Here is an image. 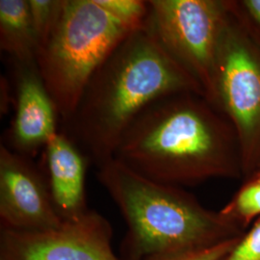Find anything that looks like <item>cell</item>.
<instances>
[{
    "label": "cell",
    "instance_id": "7a4b0ae2",
    "mask_svg": "<svg viewBox=\"0 0 260 260\" xmlns=\"http://www.w3.org/2000/svg\"><path fill=\"white\" fill-rule=\"evenodd\" d=\"M96 177L127 225L122 244L127 259L220 241L219 221L172 186L143 177L114 158L98 167Z\"/></svg>",
    "mask_w": 260,
    "mask_h": 260
},
{
    "label": "cell",
    "instance_id": "9c48e42d",
    "mask_svg": "<svg viewBox=\"0 0 260 260\" xmlns=\"http://www.w3.org/2000/svg\"><path fill=\"white\" fill-rule=\"evenodd\" d=\"M47 183L62 220L73 221L89 210L85 177L90 160L75 143L59 131L44 149Z\"/></svg>",
    "mask_w": 260,
    "mask_h": 260
},
{
    "label": "cell",
    "instance_id": "4fadbf2b",
    "mask_svg": "<svg viewBox=\"0 0 260 260\" xmlns=\"http://www.w3.org/2000/svg\"><path fill=\"white\" fill-rule=\"evenodd\" d=\"M235 246L234 239L220 240L210 245L158 253L144 260H221L231 253Z\"/></svg>",
    "mask_w": 260,
    "mask_h": 260
},
{
    "label": "cell",
    "instance_id": "ac0fdd59",
    "mask_svg": "<svg viewBox=\"0 0 260 260\" xmlns=\"http://www.w3.org/2000/svg\"><path fill=\"white\" fill-rule=\"evenodd\" d=\"M246 5L252 16L260 22V0H249L246 2Z\"/></svg>",
    "mask_w": 260,
    "mask_h": 260
},
{
    "label": "cell",
    "instance_id": "d6986e66",
    "mask_svg": "<svg viewBox=\"0 0 260 260\" xmlns=\"http://www.w3.org/2000/svg\"><path fill=\"white\" fill-rule=\"evenodd\" d=\"M258 181H259V182H260V178H259V179H258Z\"/></svg>",
    "mask_w": 260,
    "mask_h": 260
},
{
    "label": "cell",
    "instance_id": "e0dca14e",
    "mask_svg": "<svg viewBox=\"0 0 260 260\" xmlns=\"http://www.w3.org/2000/svg\"><path fill=\"white\" fill-rule=\"evenodd\" d=\"M1 89H0V111H1V115H5L9 111L10 106L11 103L14 104L15 103V96L14 99L11 98L12 93L10 91V84L9 80L3 76H1Z\"/></svg>",
    "mask_w": 260,
    "mask_h": 260
},
{
    "label": "cell",
    "instance_id": "7c38bea8",
    "mask_svg": "<svg viewBox=\"0 0 260 260\" xmlns=\"http://www.w3.org/2000/svg\"><path fill=\"white\" fill-rule=\"evenodd\" d=\"M28 4L40 51L51 37L61 19L65 0H28Z\"/></svg>",
    "mask_w": 260,
    "mask_h": 260
},
{
    "label": "cell",
    "instance_id": "9a60e30c",
    "mask_svg": "<svg viewBox=\"0 0 260 260\" xmlns=\"http://www.w3.org/2000/svg\"><path fill=\"white\" fill-rule=\"evenodd\" d=\"M226 260H260V222L236 244Z\"/></svg>",
    "mask_w": 260,
    "mask_h": 260
},
{
    "label": "cell",
    "instance_id": "5bb4252c",
    "mask_svg": "<svg viewBox=\"0 0 260 260\" xmlns=\"http://www.w3.org/2000/svg\"><path fill=\"white\" fill-rule=\"evenodd\" d=\"M96 3L132 29L143 27L149 12V2L142 0H96Z\"/></svg>",
    "mask_w": 260,
    "mask_h": 260
},
{
    "label": "cell",
    "instance_id": "30bf717a",
    "mask_svg": "<svg viewBox=\"0 0 260 260\" xmlns=\"http://www.w3.org/2000/svg\"><path fill=\"white\" fill-rule=\"evenodd\" d=\"M219 88L231 114L246 131L260 121V68L242 47H233L219 69Z\"/></svg>",
    "mask_w": 260,
    "mask_h": 260
},
{
    "label": "cell",
    "instance_id": "8992f818",
    "mask_svg": "<svg viewBox=\"0 0 260 260\" xmlns=\"http://www.w3.org/2000/svg\"><path fill=\"white\" fill-rule=\"evenodd\" d=\"M112 239L111 223L89 209L48 232L0 230V260H120Z\"/></svg>",
    "mask_w": 260,
    "mask_h": 260
},
{
    "label": "cell",
    "instance_id": "5b68a950",
    "mask_svg": "<svg viewBox=\"0 0 260 260\" xmlns=\"http://www.w3.org/2000/svg\"><path fill=\"white\" fill-rule=\"evenodd\" d=\"M143 27L183 70L208 79L213 70L221 16L207 0H150ZM188 73V72H187Z\"/></svg>",
    "mask_w": 260,
    "mask_h": 260
},
{
    "label": "cell",
    "instance_id": "ba28073f",
    "mask_svg": "<svg viewBox=\"0 0 260 260\" xmlns=\"http://www.w3.org/2000/svg\"><path fill=\"white\" fill-rule=\"evenodd\" d=\"M12 63L15 76V115L1 143L12 151L33 159L60 131V120L37 62Z\"/></svg>",
    "mask_w": 260,
    "mask_h": 260
},
{
    "label": "cell",
    "instance_id": "3957f363",
    "mask_svg": "<svg viewBox=\"0 0 260 260\" xmlns=\"http://www.w3.org/2000/svg\"><path fill=\"white\" fill-rule=\"evenodd\" d=\"M176 93L157 100L140 114L113 157L141 176L169 185L213 171L218 152L209 116L190 101H177Z\"/></svg>",
    "mask_w": 260,
    "mask_h": 260
},
{
    "label": "cell",
    "instance_id": "52a82bcc",
    "mask_svg": "<svg viewBox=\"0 0 260 260\" xmlns=\"http://www.w3.org/2000/svg\"><path fill=\"white\" fill-rule=\"evenodd\" d=\"M1 230L44 233L64 221L56 210L45 172L32 158L0 144Z\"/></svg>",
    "mask_w": 260,
    "mask_h": 260
},
{
    "label": "cell",
    "instance_id": "6da1fadb",
    "mask_svg": "<svg viewBox=\"0 0 260 260\" xmlns=\"http://www.w3.org/2000/svg\"><path fill=\"white\" fill-rule=\"evenodd\" d=\"M195 88L191 75L138 28L98 68L60 131L100 167L113 159L125 131L149 105Z\"/></svg>",
    "mask_w": 260,
    "mask_h": 260
},
{
    "label": "cell",
    "instance_id": "8fae6325",
    "mask_svg": "<svg viewBox=\"0 0 260 260\" xmlns=\"http://www.w3.org/2000/svg\"><path fill=\"white\" fill-rule=\"evenodd\" d=\"M0 48L12 62L36 61L40 47L28 0H0Z\"/></svg>",
    "mask_w": 260,
    "mask_h": 260
},
{
    "label": "cell",
    "instance_id": "2e32d148",
    "mask_svg": "<svg viewBox=\"0 0 260 260\" xmlns=\"http://www.w3.org/2000/svg\"><path fill=\"white\" fill-rule=\"evenodd\" d=\"M236 206L247 220L260 214V182L246 187L237 198Z\"/></svg>",
    "mask_w": 260,
    "mask_h": 260
},
{
    "label": "cell",
    "instance_id": "277c9868",
    "mask_svg": "<svg viewBox=\"0 0 260 260\" xmlns=\"http://www.w3.org/2000/svg\"><path fill=\"white\" fill-rule=\"evenodd\" d=\"M133 30L96 0H65L61 19L36 59L62 124L75 113L98 68Z\"/></svg>",
    "mask_w": 260,
    "mask_h": 260
}]
</instances>
